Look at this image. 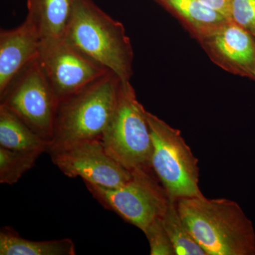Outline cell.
<instances>
[{
	"instance_id": "13",
	"label": "cell",
	"mask_w": 255,
	"mask_h": 255,
	"mask_svg": "<svg viewBox=\"0 0 255 255\" xmlns=\"http://www.w3.org/2000/svg\"><path fill=\"white\" fill-rule=\"evenodd\" d=\"M1 255H75L76 250L70 238L36 241L25 239L10 227L0 231Z\"/></svg>"
},
{
	"instance_id": "4",
	"label": "cell",
	"mask_w": 255,
	"mask_h": 255,
	"mask_svg": "<svg viewBox=\"0 0 255 255\" xmlns=\"http://www.w3.org/2000/svg\"><path fill=\"white\" fill-rule=\"evenodd\" d=\"M145 112L130 82H122L113 114L100 140L107 152L130 172H153Z\"/></svg>"
},
{
	"instance_id": "18",
	"label": "cell",
	"mask_w": 255,
	"mask_h": 255,
	"mask_svg": "<svg viewBox=\"0 0 255 255\" xmlns=\"http://www.w3.org/2000/svg\"><path fill=\"white\" fill-rule=\"evenodd\" d=\"M143 233L148 241L151 255H176L175 250L162 224V218L151 223Z\"/></svg>"
},
{
	"instance_id": "8",
	"label": "cell",
	"mask_w": 255,
	"mask_h": 255,
	"mask_svg": "<svg viewBox=\"0 0 255 255\" xmlns=\"http://www.w3.org/2000/svg\"><path fill=\"white\" fill-rule=\"evenodd\" d=\"M52 162L68 177L105 188H117L132 177V172L107 152L100 139L81 140L48 151Z\"/></svg>"
},
{
	"instance_id": "14",
	"label": "cell",
	"mask_w": 255,
	"mask_h": 255,
	"mask_svg": "<svg viewBox=\"0 0 255 255\" xmlns=\"http://www.w3.org/2000/svg\"><path fill=\"white\" fill-rule=\"evenodd\" d=\"M48 142L22 122L16 114L0 105V147L17 151L48 149Z\"/></svg>"
},
{
	"instance_id": "17",
	"label": "cell",
	"mask_w": 255,
	"mask_h": 255,
	"mask_svg": "<svg viewBox=\"0 0 255 255\" xmlns=\"http://www.w3.org/2000/svg\"><path fill=\"white\" fill-rule=\"evenodd\" d=\"M43 152L17 151L0 147V183L13 185L35 165Z\"/></svg>"
},
{
	"instance_id": "1",
	"label": "cell",
	"mask_w": 255,
	"mask_h": 255,
	"mask_svg": "<svg viewBox=\"0 0 255 255\" xmlns=\"http://www.w3.org/2000/svg\"><path fill=\"white\" fill-rule=\"evenodd\" d=\"M177 205L206 255H255L254 226L236 201L203 195L177 199Z\"/></svg>"
},
{
	"instance_id": "20",
	"label": "cell",
	"mask_w": 255,
	"mask_h": 255,
	"mask_svg": "<svg viewBox=\"0 0 255 255\" xmlns=\"http://www.w3.org/2000/svg\"><path fill=\"white\" fill-rule=\"evenodd\" d=\"M199 1L211 9L223 15L225 17L230 18L232 0H199Z\"/></svg>"
},
{
	"instance_id": "9",
	"label": "cell",
	"mask_w": 255,
	"mask_h": 255,
	"mask_svg": "<svg viewBox=\"0 0 255 255\" xmlns=\"http://www.w3.org/2000/svg\"><path fill=\"white\" fill-rule=\"evenodd\" d=\"M38 61L59 102L110 73L64 39L41 42Z\"/></svg>"
},
{
	"instance_id": "6",
	"label": "cell",
	"mask_w": 255,
	"mask_h": 255,
	"mask_svg": "<svg viewBox=\"0 0 255 255\" xmlns=\"http://www.w3.org/2000/svg\"><path fill=\"white\" fill-rule=\"evenodd\" d=\"M123 185L105 188L85 182L92 196L106 209L145 232L155 220L162 218L171 197L154 172L137 170Z\"/></svg>"
},
{
	"instance_id": "11",
	"label": "cell",
	"mask_w": 255,
	"mask_h": 255,
	"mask_svg": "<svg viewBox=\"0 0 255 255\" xmlns=\"http://www.w3.org/2000/svg\"><path fill=\"white\" fill-rule=\"evenodd\" d=\"M41 37L26 18L21 25L0 32V95L30 63L38 58Z\"/></svg>"
},
{
	"instance_id": "15",
	"label": "cell",
	"mask_w": 255,
	"mask_h": 255,
	"mask_svg": "<svg viewBox=\"0 0 255 255\" xmlns=\"http://www.w3.org/2000/svg\"><path fill=\"white\" fill-rule=\"evenodd\" d=\"M180 16L200 40L219 29L229 18L199 0H162Z\"/></svg>"
},
{
	"instance_id": "2",
	"label": "cell",
	"mask_w": 255,
	"mask_h": 255,
	"mask_svg": "<svg viewBox=\"0 0 255 255\" xmlns=\"http://www.w3.org/2000/svg\"><path fill=\"white\" fill-rule=\"evenodd\" d=\"M64 40L123 82L132 75V50L123 23L92 0H75Z\"/></svg>"
},
{
	"instance_id": "3",
	"label": "cell",
	"mask_w": 255,
	"mask_h": 255,
	"mask_svg": "<svg viewBox=\"0 0 255 255\" xmlns=\"http://www.w3.org/2000/svg\"><path fill=\"white\" fill-rule=\"evenodd\" d=\"M122 82L110 72L61 101L47 152L81 140L101 139L113 114Z\"/></svg>"
},
{
	"instance_id": "5",
	"label": "cell",
	"mask_w": 255,
	"mask_h": 255,
	"mask_svg": "<svg viewBox=\"0 0 255 255\" xmlns=\"http://www.w3.org/2000/svg\"><path fill=\"white\" fill-rule=\"evenodd\" d=\"M152 139L151 166L172 199L204 195L199 186V159L179 130L150 112H145Z\"/></svg>"
},
{
	"instance_id": "16",
	"label": "cell",
	"mask_w": 255,
	"mask_h": 255,
	"mask_svg": "<svg viewBox=\"0 0 255 255\" xmlns=\"http://www.w3.org/2000/svg\"><path fill=\"white\" fill-rule=\"evenodd\" d=\"M162 221L175 250L176 255H206L183 221L178 211L177 199L171 198Z\"/></svg>"
},
{
	"instance_id": "7",
	"label": "cell",
	"mask_w": 255,
	"mask_h": 255,
	"mask_svg": "<svg viewBox=\"0 0 255 255\" xmlns=\"http://www.w3.org/2000/svg\"><path fill=\"white\" fill-rule=\"evenodd\" d=\"M4 106L30 128L48 142L54 133L59 100L57 98L38 58L30 63L0 95Z\"/></svg>"
},
{
	"instance_id": "21",
	"label": "cell",
	"mask_w": 255,
	"mask_h": 255,
	"mask_svg": "<svg viewBox=\"0 0 255 255\" xmlns=\"http://www.w3.org/2000/svg\"></svg>"
},
{
	"instance_id": "19",
	"label": "cell",
	"mask_w": 255,
	"mask_h": 255,
	"mask_svg": "<svg viewBox=\"0 0 255 255\" xmlns=\"http://www.w3.org/2000/svg\"><path fill=\"white\" fill-rule=\"evenodd\" d=\"M230 18L255 38V0H232Z\"/></svg>"
},
{
	"instance_id": "12",
	"label": "cell",
	"mask_w": 255,
	"mask_h": 255,
	"mask_svg": "<svg viewBox=\"0 0 255 255\" xmlns=\"http://www.w3.org/2000/svg\"><path fill=\"white\" fill-rule=\"evenodd\" d=\"M26 18L34 23L41 42L64 39L75 0H26Z\"/></svg>"
},
{
	"instance_id": "10",
	"label": "cell",
	"mask_w": 255,
	"mask_h": 255,
	"mask_svg": "<svg viewBox=\"0 0 255 255\" xmlns=\"http://www.w3.org/2000/svg\"><path fill=\"white\" fill-rule=\"evenodd\" d=\"M199 41L211 60L223 70L255 80V38L231 18Z\"/></svg>"
}]
</instances>
